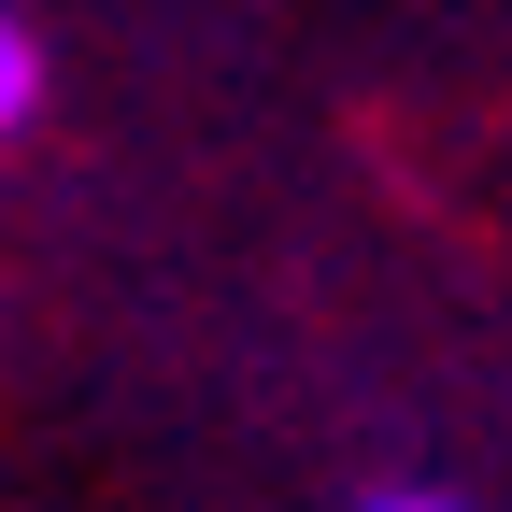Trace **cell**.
Returning a JSON list of instances; mask_svg holds the SVG:
<instances>
[{
    "instance_id": "6da1fadb",
    "label": "cell",
    "mask_w": 512,
    "mask_h": 512,
    "mask_svg": "<svg viewBox=\"0 0 512 512\" xmlns=\"http://www.w3.org/2000/svg\"><path fill=\"white\" fill-rule=\"evenodd\" d=\"M29 114H43V29H29V15H0V143H15Z\"/></svg>"
},
{
    "instance_id": "7a4b0ae2",
    "label": "cell",
    "mask_w": 512,
    "mask_h": 512,
    "mask_svg": "<svg viewBox=\"0 0 512 512\" xmlns=\"http://www.w3.org/2000/svg\"><path fill=\"white\" fill-rule=\"evenodd\" d=\"M356 512H470V498H441V484H370Z\"/></svg>"
}]
</instances>
